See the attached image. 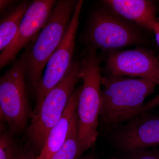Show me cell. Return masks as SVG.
Instances as JSON below:
<instances>
[{
	"mask_svg": "<svg viewBox=\"0 0 159 159\" xmlns=\"http://www.w3.org/2000/svg\"><path fill=\"white\" fill-rule=\"evenodd\" d=\"M157 85L142 78L112 74L102 77L99 116L109 124L138 116L145 99L153 93Z\"/></svg>",
	"mask_w": 159,
	"mask_h": 159,
	"instance_id": "1",
	"label": "cell"
},
{
	"mask_svg": "<svg viewBox=\"0 0 159 159\" xmlns=\"http://www.w3.org/2000/svg\"><path fill=\"white\" fill-rule=\"evenodd\" d=\"M80 64L79 77L83 85L80 88L77 111L78 143L83 153L92 148L97 141L102 77L96 49L88 48Z\"/></svg>",
	"mask_w": 159,
	"mask_h": 159,
	"instance_id": "2",
	"label": "cell"
},
{
	"mask_svg": "<svg viewBox=\"0 0 159 159\" xmlns=\"http://www.w3.org/2000/svg\"><path fill=\"white\" fill-rule=\"evenodd\" d=\"M77 3L73 0L57 2L34 45L26 50V77L34 93L44 68L62 41Z\"/></svg>",
	"mask_w": 159,
	"mask_h": 159,
	"instance_id": "3",
	"label": "cell"
},
{
	"mask_svg": "<svg viewBox=\"0 0 159 159\" xmlns=\"http://www.w3.org/2000/svg\"><path fill=\"white\" fill-rule=\"evenodd\" d=\"M80 63H73L66 76L35 107L27 131L29 141L35 149L41 151L49 132L62 117L80 79Z\"/></svg>",
	"mask_w": 159,
	"mask_h": 159,
	"instance_id": "4",
	"label": "cell"
},
{
	"mask_svg": "<svg viewBox=\"0 0 159 159\" xmlns=\"http://www.w3.org/2000/svg\"><path fill=\"white\" fill-rule=\"evenodd\" d=\"M26 54L0 78V120L12 133L24 130L32 116L26 88Z\"/></svg>",
	"mask_w": 159,
	"mask_h": 159,
	"instance_id": "5",
	"label": "cell"
},
{
	"mask_svg": "<svg viewBox=\"0 0 159 159\" xmlns=\"http://www.w3.org/2000/svg\"><path fill=\"white\" fill-rule=\"evenodd\" d=\"M86 39L88 48L111 51L143 40L136 26L104 9H97L92 15Z\"/></svg>",
	"mask_w": 159,
	"mask_h": 159,
	"instance_id": "6",
	"label": "cell"
},
{
	"mask_svg": "<svg viewBox=\"0 0 159 159\" xmlns=\"http://www.w3.org/2000/svg\"><path fill=\"white\" fill-rule=\"evenodd\" d=\"M83 4V1H77L62 41L46 65L43 76L34 93L36 102L35 107L39 105L48 93L65 78L71 68Z\"/></svg>",
	"mask_w": 159,
	"mask_h": 159,
	"instance_id": "7",
	"label": "cell"
},
{
	"mask_svg": "<svg viewBox=\"0 0 159 159\" xmlns=\"http://www.w3.org/2000/svg\"><path fill=\"white\" fill-rule=\"evenodd\" d=\"M106 68L112 75L142 78L159 84L158 58L145 49L111 51Z\"/></svg>",
	"mask_w": 159,
	"mask_h": 159,
	"instance_id": "8",
	"label": "cell"
},
{
	"mask_svg": "<svg viewBox=\"0 0 159 159\" xmlns=\"http://www.w3.org/2000/svg\"><path fill=\"white\" fill-rule=\"evenodd\" d=\"M56 3L54 0H35L31 2L14 40L0 54V69L13 61L20 51L42 29Z\"/></svg>",
	"mask_w": 159,
	"mask_h": 159,
	"instance_id": "9",
	"label": "cell"
},
{
	"mask_svg": "<svg viewBox=\"0 0 159 159\" xmlns=\"http://www.w3.org/2000/svg\"><path fill=\"white\" fill-rule=\"evenodd\" d=\"M114 139L119 147L132 151L159 145V116L143 114L135 117L117 131Z\"/></svg>",
	"mask_w": 159,
	"mask_h": 159,
	"instance_id": "10",
	"label": "cell"
},
{
	"mask_svg": "<svg viewBox=\"0 0 159 159\" xmlns=\"http://www.w3.org/2000/svg\"><path fill=\"white\" fill-rule=\"evenodd\" d=\"M114 13L127 21L153 31L156 21V8L147 0H106L102 1Z\"/></svg>",
	"mask_w": 159,
	"mask_h": 159,
	"instance_id": "11",
	"label": "cell"
},
{
	"mask_svg": "<svg viewBox=\"0 0 159 159\" xmlns=\"http://www.w3.org/2000/svg\"><path fill=\"white\" fill-rule=\"evenodd\" d=\"M80 91V89L74 91L62 117L49 132L37 159H51L63 145L72 119L77 112Z\"/></svg>",
	"mask_w": 159,
	"mask_h": 159,
	"instance_id": "12",
	"label": "cell"
},
{
	"mask_svg": "<svg viewBox=\"0 0 159 159\" xmlns=\"http://www.w3.org/2000/svg\"><path fill=\"white\" fill-rule=\"evenodd\" d=\"M31 2H24L13 6L6 12L0 22V51H5L11 45L26 11Z\"/></svg>",
	"mask_w": 159,
	"mask_h": 159,
	"instance_id": "13",
	"label": "cell"
},
{
	"mask_svg": "<svg viewBox=\"0 0 159 159\" xmlns=\"http://www.w3.org/2000/svg\"><path fill=\"white\" fill-rule=\"evenodd\" d=\"M78 117L77 111L74 115L66 139L51 159H78L82 152L78 143Z\"/></svg>",
	"mask_w": 159,
	"mask_h": 159,
	"instance_id": "14",
	"label": "cell"
},
{
	"mask_svg": "<svg viewBox=\"0 0 159 159\" xmlns=\"http://www.w3.org/2000/svg\"><path fill=\"white\" fill-rule=\"evenodd\" d=\"M19 149L11 135L2 132L0 137V159H14Z\"/></svg>",
	"mask_w": 159,
	"mask_h": 159,
	"instance_id": "15",
	"label": "cell"
},
{
	"mask_svg": "<svg viewBox=\"0 0 159 159\" xmlns=\"http://www.w3.org/2000/svg\"><path fill=\"white\" fill-rule=\"evenodd\" d=\"M159 106V94L148 102L145 103L140 111L139 115L144 114L145 112L153 109Z\"/></svg>",
	"mask_w": 159,
	"mask_h": 159,
	"instance_id": "16",
	"label": "cell"
},
{
	"mask_svg": "<svg viewBox=\"0 0 159 159\" xmlns=\"http://www.w3.org/2000/svg\"><path fill=\"white\" fill-rule=\"evenodd\" d=\"M14 159H37L32 151L28 149L19 150Z\"/></svg>",
	"mask_w": 159,
	"mask_h": 159,
	"instance_id": "17",
	"label": "cell"
},
{
	"mask_svg": "<svg viewBox=\"0 0 159 159\" xmlns=\"http://www.w3.org/2000/svg\"><path fill=\"white\" fill-rule=\"evenodd\" d=\"M135 159H159V150L145 152L140 154Z\"/></svg>",
	"mask_w": 159,
	"mask_h": 159,
	"instance_id": "18",
	"label": "cell"
},
{
	"mask_svg": "<svg viewBox=\"0 0 159 159\" xmlns=\"http://www.w3.org/2000/svg\"><path fill=\"white\" fill-rule=\"evenodd\" d=\"M153 31L155 34L156 39L159 47V18H157L153 28ZM158 58H159V55Z\"/></svg>",
	"mask_w": 159,
	"mask_h": 159,
	"instance_id": "19",
	"label": "cell"
},
{
	"mask_svg": "<svg viewBox=\"0 0 159 159\" xmlns=\"http://www.w3.org/2000/svg\"><path fill=\"white\" fill-rule=\"evenodd\" d=\"M13 2L12 1H1V12H2L5 9H6L8 6L11 5L13 3Z\"/></svg>",
	"mask_w": 159,
	"mask_h": 159,
	"instance_id": "20",
	"label": "cell"
},
{
	"mask_svg": "<svg viewBox=\"0 0 159 159\" xmlns=\"http://www.w3.org/2000/svg\"><path fill=\"white\" fill-rule=\"evenodd\" d=\"M81 159H95L93 157H88L84 158H82Z\"/></svg>",
	"mask_w": 159,
	"mask_h": 159,
	"instance_id": "21",
	"label": "cell"
}]
</instances>
